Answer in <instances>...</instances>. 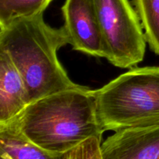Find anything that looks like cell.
Listing matches in <instances>:
<instances>
[{
  "label": "cell",
  "mask_w": 159,
  "mask_h": 159,
  "mask_svg": "<svg viewBox=\"0 0 159 159\" xmlns=\"http://www.w3.org/2000/svg\"><path fill=\"white\" fill-rule=\"evenodd\" d=\"M101 151L103 159H159V123L115 131Z\"/></svg>",
  "instance_id": "cell-6"
},
{
  "label": "cell",
  "mask_w": 159,
  "mask_h": 159,
  "mask_svg": "<svg viewBox=\"0 0 159 159\" xmlns=\"http://www.w3.org/2000/svg\"><path fill=\"white\" fill-rule=\"evenodd\" d=\"M0 159H65L41 148L20 132L12 120L0 124Z\"/></svg>",
  "instance_id": "cell-8"
},
{
  "label": "cell",
  "mask_w": 159,
  "mask_h": 159,
  "mask_svg": "<svg viewBox=\"0 0 159 159\" xmlns=\"http://www.w3.org/2000/svg\"><path fill=\"white\" fill-rule=\"evenodd\" d=\"M12 120L30 141L54 154H66L88 138H102L105 132L95 90L83 85L37 99Z\"/></svg>",
  "instance_id": "cell-1"
},
{
  "label": "cell",
  "mask_w": 159,
  "mask_h": 159,
  "mask_svg": "<svg viewBox=\"0 0 159 159\" xmlns=\"http://www.w3.org/2000/svg\"><path fill=\"white\" fill-rule=\"evenodd\" d=\"M95 94L104 131L159 123V67L130 68Z\"/></svg>",
  "instance_id": "cell-3"
},
{
  "label": "cell",
  "mask_w": 159,
  "mask_h": 159,
  "mask_svg": "<svg viewBox=\"0 0 159 159\" xmlns=\"http://www.w3.org/2000/svg\"><path fill=\"white\" fill-rule=\"evenodd\" d=\"M69 43L63 26L47 24L43 14L17 19L0 26V50L23 76L30 102L48 95L82 85L71 80L57 51Z\"/></svg>",
  "instance_id": "cell-2"
},
{
  "label": "cell",
  "mask_w": 159,
  "mask_h": 159,
  "mask_svg": "<svg viewBox=\"0 0 159 159\" xmlns=\"http://www.w3.org/2000/svg\"><path fill=\"white\" fill-rule=\"evenodd\" d=\"M102 138L92 137L65 154V159H103Z\"/></svg>",
  "instance_id": "cell-11"
},
{
  "label": "cell",
  "mask_w": 159,
  "mask_h": 159,
  "mask_svg": "<svg viewBox=\"0 0 159 159\" xmlns=\"http://www.w3.org/2000/svg\"><path fill=\"white\" fill-rule=\"evenodd\" d=\"M109 62L132 68L143 61L146 40L141 20L129 0H93Z\"/></svg>",
  "instance_id": "cell-4"
},
{
  "label": "cell",
  "mask_w": 159,
  "mask_h": 159,
  "mask_svg": "<svg viewBox=\"0 0 159 159\" xmlns=\"http://www.w3.org/2000/svg\"><path fill=\"white\" fill-rule=\"evenodd\" d=\"M63 27L73 50L106 57V49L93 0H65Z\"/></svg>",
  "instance_id": "cell-5"
},
{
  "label": "cell",
  "mask_w": 159,
  "mask_h": 159,
  "mask_svg": "<svg viewBox=\"0 0 159 159\" xmlns=\"http://www.w3.org/2000/svg\"><path fill=\"white\" fill-rule=\"evenodd\" d=\"M53 0H0V26L23 17L43 14Z\"/></svg>",
  "instance_id": "cell-10"
},
{
  "label": "cell",
  "mask_w": 159,
  "mask_h": 159,
  "mask_svg": "<svg viewBox=\"0 0 159 159\" xmlns=\"http://www.w3.org/2000/svg\"><path fill=\"white\" fill-rule=\"evenodd\" d=\"M147 43L159 55V0H133Z\"/></svg>",
  "instance_id": "cell-9"
},
{
  "label": "cell",
  "mask_w": 159,
  "mask_h": 159,
  "mask_svg": "<svg viewBox=\"0 0 159 159\" xmlns=\"http://www.w3.org/2000/svg\"><path fill=\"white\" fill-rule=\"evenodd\" d=\"M30 103L23 76L9 56L0 50V124L16 117Z\"/></svg>",
  "instance_id": "cell-7"
}]
</instances>
